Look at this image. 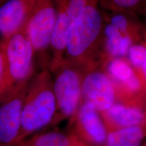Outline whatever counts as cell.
<instances>
[{"instance_id":"obj_1","label":"cell","mask_w":146,"mask_h":146,"mask_svg":"<svg viewBox=\"0 0 146 146\" xmlns=\"http://www.w3.org/2000/svg\"><path fill=\"white\" fill-rule=\"evenodd\" d=\"M104 12L98 0H90L70 29L64 60L84 72L100 67Z\"/></svg>"},{"instance_id":"obj_2","label":"cell","mask_w":146,"mask_h":146,"mask_svg":"<svg viewBox=\"0 0 146 146\" xmlns=\"http://www.w3.org/2000/svg\"><path fill=\"white\" fill-rule=\"evenodd\" d=\"M57 110L53 78L49 68L36 71L29 80L24 100L21 127L16 143L52 124Z\"/></svg>"},{"instance_id":"obj_3","label":"cell","mask_w":146,"mask_h":146,"mask_svg":"<svg viewBox=\"0 0 146 146\" xmlns=\"http://www.w3.org/2000/svg\"><path fill=\"white\" fill-rule=\"evenodd\" d=\"M57 19L56 0H36L25 27L39 69L49 68L51 41Z\"/></svg>"},{"instance_id":"obj_4","label":"cell","mask_w":146,"mask_h":146,"mask_svg":"<svg viewBox=\"0 0 146 146\" xmlns=\"http://www.w3.org/2000/svg\"><path fill=\"white\" fill-rule=\"evenodd\" d=\"M53 78L57 110L52 123L72 118L81 103V84L83 72L64 60L50 70Z\"/></svg>"},{"instance_id":"obj_5","label":"cell","mask_w":146,"mask_h":146,"mask_svg":"<svg viewBox=\"0 0 146 146\" xmlns=\"http://www.w3.org/2000/svg\"><path fill=\"white\" fill-rule=\"evenodd\" d=\"M8 88L29 80L36 72L35 53L25 27L5 39Z\"/></svg>"},{"instance_id":"obj_6","label":"cell","mask_w":146,"mask_h":146,"mask_svg":"<svg viewBox=\"0 0 146 146\" xmlns=\"http://www.w3.org/2000/svg\"><path fill=\"white\" fill-rule=\"evenodd\" d=\"M101 68L114 85L116 102L146 106V91L127 58L110 59Z\"/></svg>"},{"instance_id":"obj_7","label":"cell","mask_w":146,"mask_h":146,"mask_svg":"<svg viewBox=\"0 0 146 146\" xmlns=\"http://www.w3.org/2000/svg\"><path fill=\"white\" fill-rule=\"evenodd\" d=\"M29 80L12 85L0 97V146L16 143Z\"/></svg>"},{"instance_id":"obj_8","label":"cell","mask_w":146,"mask_h":146,"mask_svg":"<svg viewBox=\"0 0 146 146\" xmlns=\"http://www.w3.org/2000/svg\"><path fill=\"white\" fill-rule=\"evenodd\" d=\"M90 0H56L57 19L50 47L49 69L64 60V50L68 33L73 24Z\"/></svg>"},{"instance_id":"obj_9","label":"cell","mask_w":146,"mask_h":146,"mask_svg":"<svg viewBox=\"0 0 146 146\" xmlns=\"http://www.w3.org/2000/svg\"><path fill=\"white\" fill-rule=\"evenodd\" d=\"M116 100L114 85L103 68L95 67L84 71L81 103L87 104L102 113L112 106Z\"/></svg>"},{"instance_id":"obj_10","label":"cell","mask_w":146,"mask_h":146,"mask_svg":"<svg viewBox=\"0 0 146 146\" xmlns=\"http://www.w3.org/2000/svg\"><path fill=\"white\" fill-rule=\"evenodd\" d=\"M74 134L88 145H102L107 140V130L100 113L90 105L81 103L71 118Z\"/></svg>"},{"instance_id":"obj_11","label":"cell","mask_w":146,"mask_h":146,"mask_svg":"<svg viewBox=\"0 0 146 146\" xmlns=\"http://www.w3.org/2000/svg\"><path fill=\"white\" fill-rule=\"evenodd\" d=\"M100 114L108 133L135 126L146 127V106H143L115 102Z\"/></svg>"},{"instance_id":"obj_12","label":"cell","mask_w":146,"mask_h":146,"mask_svg":"<svg viewBox=\"0 0 146 146\" xmlns=\"http://www.w3.org/2000/svg\"><path fill=\"white\" fill-rule=\"evenodd\" d=\"M36 0H7L0 5V38L7 39L24 28Z\"/></svg>"},{"instance_id":"obj_13","label":"cell","mask_w":146,"mask_h":146,"mask_svg":"<svg viewBox=\"0 0 146 146\" xmlns=\"http://www.w3.org/2000/svg\"><path fill=\"white\" fill-rule=\"evenodd\" d=\"M133 44L134 43L129 36L125 35L117 28L105 21L100 67L110 59L126 58L129 49Z\"/></svg>"},{"instance_id":"obj_14","label":"cell","mask_w":146,"mask_h":146,"mask_svg":"<svg viewBox=\"0 0 146 146\" xmlns=\"http://www.w3.org/2000/svg\"><path fill=\"white\" fill-rule=\"evenodd\" d=\"M105 21L129 36L134 44L146 43V27L137 18V16L123 12H108L104 13Z\"/></svg>"},{"instance_id":"obj_15","label":"cell","mask_w":146,"mask_h":146,"mask_svg":"<svg viewBox=\"0 0 146 146\" xmlns=\"http://www.w3.org/2000/svg\"><path fill=\"white\" fill-rule=\"evenodd\" d=\"M146 127L135 126L108 133L106 146H141Z\"/></svg>"},{"instance_id":"obj_16","label":"cell","mask_w":146,"mask_h":146,"mask_svg":"<svg viewBox=\"0 0 146 146\" xmlns=\"http://www.w3.org/2000/svg\"><path fill=\"white\" fill-rule=\"evenodd\" d=\"M108 12H123L137 16L146 14V0H98Z\"/></svg>"},{"instance_id":"obj_17","label":"cell","mask_w":146,"mask_h":146,"mask_svg":"<svg viewBox=\"0 0 146 146\" xmlns=\"http://www.w3.org/2000/svg\"><path fill=\"white\" fill-rule=\"evenodd\" d=\"M32 146H71V135H66L59 131H50L32 137Z\"/></svg>"},{"instance_id":"obj_18","label":"cell","mask_w":146,"mask_h":146,"mask_svg":"<svg viewBox=\"0 0 146 146\" xmlns=\"http://www.w3.org/2000/svg\"><path fill=\"white\" fill-rule=\"evenodd\" d=\"M126 58L135 72H137L146 60V43L133 44L129 49Z\"/></svg>"},{"instance_id":"obj_19","label":"cell","mask_w":146,"mask_h":146,"mask_svg":"<svg viewBox=\"0 0 146 146\" xmlns=\"http://www.w3.org/2000/svg\"><path fill=\"white\" fill-rule=\"evenodd\" d=\"M8 89V74L5 54V39L0 38V97Z\"/></svg>"},{"instance_id":"obj_20","label":"cell","mask_w":146,"mask_h":146,"mask_svg":"<svg viewBox=\"0 0 146 146\" xmlns=\"http://www.w3.org/2000/svg\"><path fill=\"white\" fill-rule=\"evenodd\" d=\"M136 74L143 84L144 89L146 91V60L144 62L141 68L137 72H136Z\"/></svg>"},{"instance_id":"obj_21","label":"cell","mask_w":146,"mask_h":146,"mask_svg":"<svg viewBox=\"0 0 146 146\" xmlns=\"http://www.w3.org/2000/svg\"><path fill=\"white\" fill-rule=\"evenodd\" d=\"M71 139H72V145L71 146H92L82 141L74 134L71 135Z\"/></svg>"},{"instance_id":"obj_22","label":"cell","mask_w":146,"mask_h":146,"mask_svg":"<svg viewBox=\"0 0 146 146\" xmlns=\"http://www.w3.org/2000/svg\"><path fill=\"white\" fill-rule=\"evenodd\" d=\"M12 146H31V145L30 142H29L27 141H24L20 142V143H16L15 145H14Z\"/></svg>"},{"instance_id":"obj_23","label":"cell","mask_w":146,"mask_h":146,"mask_svg":"<svg viewBox=\"0 0 146 146\" xmlns=\"http://www.w3.org/2000/svg\"><path fill=\"white\" fill-rule=\"evenodd\" d=\"M7 0H0V5H1L3 4V3L4 2H5V1H6Z\"/></svg>"},{"instance_id":"obj_24","label":"cell","mask_w":146,"mask_h":146,"mask_svg":"<svg viewBox=\"0 0 146 146\" xmlns=\"http://www.w3.org/2000/svg\"><path fill=\"white\" fill-rule=\"evenodd\" d=\"M145 27H146V24H145Z\"/></svg>"}]
</instances>
